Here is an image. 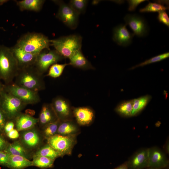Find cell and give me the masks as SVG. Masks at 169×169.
<instances>
[{"instance_id": "1", "label": "cell", "mask_w": 169, "mask_h": 169, "mask_svg": "<svg viewBox=\"0 0 169 169\" xmlns=\"http://www.w3.org/2000/svg\"><path fill=\"white\" fill-rule=\"evenodd\" d=\"M44 78V75L32 66L19 69L14 82L18 86L38 92L45 89Z\"/></svg>"}, {"instance_id": "2", "label": "cell", "mask_w": 169, "mask_h": 169, "mask_svg": "<svg viewBox=\"0 0 169 169\" xmlns=\"http://www.w3.org/2000/svg\"><path fill=\"white\" fill-rule=\"evenodd\" d=\"M26 52L38 55L45 49L50 50V40L39 33L28 32L21 36L15 45Z\"/></svg>"}, {"instance_id": "3", "label": "cell", "mask_w": 169, "mask_h": 169, "mask_svg": "<svg viewBox=\"0 0 169 169\" xmlns=\"http://www.w3.org/2000/svg\"><path fill=\"white\" fill-rule=\"evenodd\" d=\"M18 69L11 48L0 45V80L5 84L13 82Z\"/></svg>"}, {"instance_id": "4", "label": "cell", "mask_w": 169, "mask_h": 169, "mask_svg": "<svg viewBox=\"0 0 169 169\" xmlns=\"http://www.w3.org/2000/svg\"><path fill=\"white\" fill-rule=\"evenodd\" d=\"M51 46L64 58L69 59L76 52L81 49L82 38L78 34H72L50 40Z\"/></svg>"}, {"instance_id": "5", "label": "cell", "mask_w": 169, "mask_h": 169, "mask_svg": "<svg viewBox=\"0 0 169 169\" xmlns=\"http://www.w3.org/2000/svg\"><path fill=\"white\" fill-rule=\"evenodd\" d=\"M26 105L4 89L0 91V106L8 120H14Z\"/></svg>"}, {"instance_id": "6", "label": "cell", "mask_w": 169, "mask_h": 169, "mask_svg": "<svg viewBox=\"0 0 169 169\" xmlns=\"http://www.w3.org/2000/svg\"><path fill=\"white\" fill-rule=\"evenodd\" d=\"M77 135L63 136L56 134L47 139V144L63 157L70 155L77 142Z\"/></svg>"}, {"instance_id": "7", "label": "cell", "mask_w": 169, "mask_h": 169, "mask_svg": "<svg viewBox=\"0 0 169 169\" xmlns=\"http://www.w3.org/2000/svg\"><path fill=\"white\" fill-rule=\"evenodd\" d=\"M59 6L56 17L70 28L74 29L79 23V14L69 4L60 0L53 1Z\"/></svg>"}, {"instance_id": "8", "label": "cell", "mask_w": 169, "mask_h": 169, "mask_svg": "<svg viewBox=\"0 0 169 169\" xmlns=\"http://www.w3.org/2000/svg\"><path fill=\"white\" fill-rule=\"evenodd\" d=\"M4 89L7 92L18 98L26 105L35 104L40 101L38 92L18 86L14 82L9 84H5Z\"/></svg>"}, {"instance_id": "9", "label": "cell", "mask_w": 169, "mask_h": 169, "mask_svg": "<svg viewBox=\"0 0 169 169\" xmlns=\"http://www.w3.org/2000/svg\"><path fill=\"white\" fill-rule=\"evenodd\" d=\"M64 59L55 49L48 52L42 51L37 55L33 66L40 74L44 75L52 65Z\"/></svg>"}, {"instance_id": "10", "label": "cell", "mask_w": 169, "mask_h": 169, "mask_svg": "<svg viewBox=\"0 0 169 169\" xmlns=\"http://www.w3.org/2000/svg\"><path fill=\"white\" fill-rule=\"evenodd\" d=\"M51 104L60 121L74 120L72 107L67 100L62 97L57 96L52 100Z\"/></svg>"}, {"instance_id": "11", "label": "cell", "mask_w": 169, "mask_h": 169, "mask_svg": "<svg viewBox=\"0 0 169 169\" xmlns=\"http://www.w3.org/2000/svg\"><path fill=\"white\" fill-rule=\"evenodd\" d=\"M126 25H128L134 32V35L138 37L146 36L148 32V28L145 20L136 14H127L124 18Z\"/></svg>"}, {"instance_id": "12", "label": "cell", "mask_w": 169, "mask_h": 169, "mask_svg": "<svg viewBox=\"0 0 169 169\" xmlns=\"http://www.w3.org/2000/svg\"><path fill=\"white\" fill-rule=\"evenodd\" d=\"M72 112L74 120L79 126L89 125L95 118L94 111L89 107H72Z\"/></svg>"}, {"instance_id": "13", "label": "cell", "mask_w": 169, "mask_h": 169, "mask_svg": "<svg viewBox=\"0 0 169 169\" xmlns=\"http://www.w3.org/2000/svg\"><path fill=\"white\" fill-rule=\"evenodd\" d=\"M11 49L19 69L34 66L38 55L26 52L15 45Z\"/></svg>"}, {"instance_id": "14", "label": "cell", "mask_w": 169, "mask_h": 169, "mask_svg": "<svg viewBox=\"0 0 169 169\" xmlns=\"http://www.w3.org/2000/svg\"><path fill=\"white\" fill-rule=\"evenodd\" d=\"M148 167L161 169L168 166L169 161L165 153L159 148H148Z\"/></svg>"}, {"instance_id": "15", "label": "cell", "mask_w": 169, "mask_h": 169, "mask_svg": "<svg viewBox=\"0 0 169 169\" xmlns=\"http://www.w3.org/2000/svg\"><path fill=\"white\" fill-rule=\"evenodd\" d=\"M148 149L143 148L136 151L127 162L128 169H143L148 167Z\"/></svg>"}, {"instance_id": "16", "label": "cell", "mask_w": 169, "mask_h": 169, "mask_svg": "<svg viewBox=\"0 0 169 169\" xmlns=\"http://www.w3.org/2000/svg\"><path fill=\"white\" fill-rule=\"evenodd\" d=\"M126 25L121 24L115 27L113 30V39L118 45L127 46L130 45L134 35L126 28Z\"/></svg>"}, {"instance_id": "17", "label": "cell", "mask_w": 169, "mask_h": 169, "mask_svg": "<svg viewBox=\"0 0 169 169\" xmlns=\"http://www.w3.org/2000/svg\"><path fill=\"white\" fill-rule=\"evenodd\" d=\"M21 141L23 146L29 149H33L40 144L41 138L38 132L33 128L22 133Z\"/></svg>"}, {"instance_id": "18", "label": "cell", "mask_w": 169, "mask_h": 169, "mask_svg": "<svg viewBox=\"0 0 169 169\" xmlns=\"http://www.w3.org/2000/svg\"><path fill=\"white\" fill-rule=\"evenodd\" d=\"M16 129L18 131H26L33 128L38 123V118L26 114L21 113L14 119Z\"/></svg>"}, {"instance_id": "19", "label": "cell", "mask_w": 169, "mask_h": 169, "mask_svg": "<svg viewBox=\"0 0 169 169\" xmlns=\"http://www.w3.org/2000/svg\"><path fill=\"white\" fill-rule=\"evenodd\" d=\"M38 120V122L43 127L59 120L51 103L43 104Z\"/></svg>"}, {"instance_id": "20", "label": "cell", "mask_w": 169, "mask_h": 169, "mask_svg": "<svg viewBox=\"0 0 169 169\" xmlns=\"http://www.w3.org/2000/svg\"><path fill=\"white\" fill-rule=\"evenodd\" d=\"M69 65L83 70L94 69L95 67L84 55L81 49L76 52L69 58Z\"/></svg>"}, {"instance_id": "21", "label": "cell", "mask_w": 169, "mask_h": 169, "mask_svg": "<svg viewBox=\"0 0 169 169\" xmlns=\"http://www.w3.org/2000/svg\"><path fill=\"white\" fill-rule=\"evenodd\" d=\"M79 126L74 120L60 121L57 134L63 136L78 135L80 132Z\"/></svg>"}, {"instance_id": "22", "label": "cell", "mask_w": 169, "mask_h": 169, "mask_svg": "<svg viewBox=\"0 0 169 169\" xmlns=\"http://www.w3.org/2000/svg\"><path fill=\"white\" fill-rule=\"evenodd\" d=\"M33 166L32 161L24 157L10 155L7 167L10 169H23Z\"/></svg>"}, {"instance_id": "23", "label": "cell", "mask_w": 169, "mask_h": 169, "mask_svg": "<svg viewBox=\"0 0 169 169\" xmlns=\"http://www.w3.org/2000/svg\"><path fill=\"white\" fill-rule=\"evenodd\" d=\"M45 2L44 0H23L16 1L17 5L21 11L30 10L39 12Z\"/></svg>"}, {"instance_id": "24", "label": "cell", "mask_w": 169, "mask_h": 169, "mask_svg": "<svg viewBox=\"0 0 169 169\" xmlns=\"http://www.w3.org/2000/svg\"><path fill=\"white\" fill-rule=\"evenodd\" d=\"M152 96L147 95L133 99V109L131 116H136L139 114L146 107L151 100Z\"/></svg>"}, {"instance_id": "25", "label": "cell", "mask_w": 169, "mask_h": 169, "mask_svg": "<svg viewBox=\"0 0 169 169\" xmlns=\"http://www.w3.org/2000/svg\"><path fill=\"white\" fill-rule=\"evenodd\" d=\"M4 151L10 155L21 156L27 158L28 156V152L24 146L18 141L9 143Z\"/></svg>"}, {"instance_id": "26", "label": "cell", "mask_w": 169, "mask_h": 169, "mask_svg": "<svg viewBox=\"0 0 169 169\" xmlns=\"http://www.w3.org/2000/svg\"><path fill=\"white\" fill-rule=\"evenodd\" d=\"M133 100H124L120 102L115 109V111L121 116L131 117L133 109Z\"/></svg>"}, {"instance_id": "27", "label": "cell", "mask_w": 169, "mask_h": 169, "mask_svg": "<svg viewBox=\"0 0 169 169\" xmlns=\"http://www.w3.org/2000/svg\"><path fill=\"white\" fill-rule=\"evenodd\" d=\"M49 158L54 161L55 159L61 157V155L48 144L40 148L35 154Z\"/></svg>"}, {"instance_id": "28", "label": "cell", "mask_w": 169, "mask_h": 169, "mask_svg": "<svg viewBox=\"0 0 169 169\" xmlns=\"http://www.w3.org/2000/svg\"><path fill=\"white\" fill-rule=\"evenodd\" d=\"M32 161L33 166L44 169L52 167L54 161L46 157L34 155Z\"/></svg>"}, {"instance_id": "29", "label": "cell", "mask_w": 169, "mask_h": 169, "mask_svg": "<svg viewBox=\"0 0 169 169\" xmlns=\"http://www.w3.org/2000/svg\"><path fill=\"white\" fill-rule=\"evenodd\" d=\"M60 121L57 120L46 125L43 127V134L46 139L57 134Z\"/></svg>"}, {"instance_id": "30", "label": "cell", "mask_w": 169, "mask_h": 169, "mask_svg": "<svg viewBox=\"0 0 169 169\" xmlns=\"http://www.w3.org/2000/svg\"><path fill=\"white\" fill-rule=\"evenodd\" d=\"M68 65H69V63L54 64L50 67L49 72L45 76L53 78H58L62 74L65 68Z\"/></svg>"}, {"instance_id": "31", "label": "cell", "mask_w": 169, "mask_h": 169, "mask_svg": "<svg viewBox=\"0 0 169 169\" xmlns=\"http://www.w3.org/2000/svg\"><path fill=\"white\" fill-rule=\"evenodd\" d=\"M168 9V7L165 6L162 3L150 2L144 8H141V13L159 12Z\"/></svg>"}, {"instance_id": "32", "label": "cell", "mask_w": 169, "mask_h": 169, "mask_svg": "<svg viewBox=\"0 0 169 169\" xmlns=\"http://www.w3.org/2000/svg\"><path fill=\"white\" fill-rule=\"evenodd\" d=\"M88 1L86 0H71L69 5L79 14L85 11Z\"/></svg>"}, {"instance_id": "33", "label": "cell", "mask_w": 169, "mask_h": 169, "mask_svg": "<svg viewBox=\"0 0 169 169\" xmlns=\"http://www.w3.org/2000/svg\"><path fill=\"white\" fill-rule=\"evenodd\" d=\"M169 56V53L168 52L153 57L135 66H133L130 68L129 69H133L139 67H142L152 63L159 62L167 58Z\"/></svg>"}, {"instance_id": "34", "label": "cell", "mask_w": 169, "mask_h": 169, "mask_svg": "<svg viewBox=\"0 0 169 169\" xmlns=\"http://www.w3.org/2000/svg\"><path fill=\"white\" fill-rule=\"evenodd\" d=\"M157 19L160 22L169 27V18L167 13L165 11H162L158 12Z\"/></svg>"}, {"instance_id": "35", "label": "cell", "mask_w": 169, "mask_h": 169, "mask_svg": "<svg viewBox=\"0 0 169 169\" xmlns=\"http://www.w3.org/2000/svg\"><path fill=\"white\" fill-rule=\"evenodd\" d=\"M10 155L4 151H0V165L7 166Z\"/></svg>"}, {"instance_id": "36", "label": "cell", "mask_w": 169, "mask_h": 169, "mask_svg": "<svg viewBox=\"0 0 169 169\" xmlns=\"http://www.w3.org/2000/svg\"><path fill=\"white\" fill-rule=\"evenodd\" d=\"M146 1L145 0H128L129 4L128 10L130 11H133L135 10L137 6L141 3Z\"/></svg>"}, {"instance_id": "37", "label": "cell", "mask_w": 169, "mask_h": 169, "mask_svg": "<svg viewBox=\"0 0 169 169\" xmlns=\"http://www.w3.org/2000/svg\"><path fill=\"white\" fill-rule=\"evenodd\" d=\"M8 120L6 115L0 106V131L3 130L4 126Z\"/></svg>"}, {"instance_id": "38", "label": "cell", "mask_w": 169, "mask_h": 169, "mask_svg": "<svg viewBox=\"0 0 169 169\" xmlns=\"http://www.w3.org/2000/svg\"><path fill=\"white\" fill-rule=\"evenodd\" d=\"M15 125L14 120H8L4 126L3 130L5 133L6 134L13 130Z\"/></svg>"}, {"instance_id": "39", "label": "cell", "mask_w": 169, "mask_h": 169, "mask_svg": "<svg viewBox=\"0 0 169 169\" xmlns=\"http://www.w3.org/2000/svg\"><path fill=\"white\" fill-rule=\"evenodd\" d=\"M8 144L3 136L0 134V151H4Z\"/></svg>"}, {"instance_id": "40", "label": "cell", "mask_w": 169, "mask_h": 169, "mask_svg": "<svg viewBox=\"0 0 169 169\" xmlns=\"http://www.w3.org/2000/svg\"><path fill=\"white\" fill-rule=\"evenodd\" d=\"M6 135L9 138L12 139H17L19 136L18 131L15 129H13Z\"/></svg>"}, {"instance_id": "41", "label": "cell", "mask_w": 169, "mask_h": 169, "mask_svg": "<svg viewBox=\"0 0 169 169\" xmlns=\"http://www.w3.org/2000/svg\"><path fill=\"white\" fill-rule=\"evenodd\" d=\"M114 169H128L127 162L124 163Z\"/></svg>"}, {"instance_id": "42", "label": "cell", "mask_w": 169, "mask_h": 169, "mask_svg": "<svg viewBox=\"0 0 169 169\" xmlns=\"http://www.w3.org/2000/svg\"><path fill=\"white\" fill-rule=\"evenodd\" d=\"M169 140H167L164 145V149L167 153H169Z\"/></svg>"}, {"instance_id": "43", "label": "cell", "mask_w": 169, "mask_h": 169, "mask_svg": "<svg viewBox=\"0 0 169 169\" xmlns=\"http://www.w3.org/2000/svg\"><path fill=\"white\" fill-rule=\"evenodd\" d=\"M4 86L5 84H3L0 80V91L4 89Z\"/></svg>"}, {"instance_id": "44", "label": "cell", "mask_w": 169, "mask_h": 169, "mask_svg": "<svg viewBox=\"0 0 169 169\" xmlns=\"http://www.w3.org/2000/svg\"><path fill=\"white\" fill-rule=\"evenodd\" d=\"M8 0H0V6L2 5L5 3L8 2Z\"/></svg>"}, {"instance_id": "45", "label": "cell", "mask_w": 169, "mask_h": 169, "mask_svg": "<svg viewBox=\"0 0 169 169\" xmlns=\"http://www.w3.org/2000/svg\"><path fill=\"white\" fill-rule=\"evenodd\" d=\"M148 169H160L155 168H153L151 167V168H148Z\"/></svg>"}]
</instances>
